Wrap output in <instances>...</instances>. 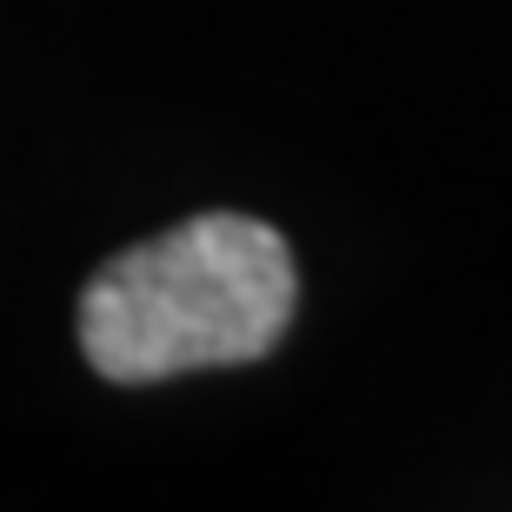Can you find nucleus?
<instances>
[{
	"label": "nucleus",
	"mask_w": 512,
	"mask_h": 512,
	"mask_svg": "<svg viewBox=\"0 0 512 512\" xmlns=\"http://www.w3.org/2000/svg\"><path fill=\"white\" fill-rule=\"evenodd\" d=\"M300 280L266 220L193 213L114 253L80 293V353L100 380L153 386L200 366H247L286 340Z\"/></svg>",
	"instance_id": "nucleus-1"
}]
</instances>
